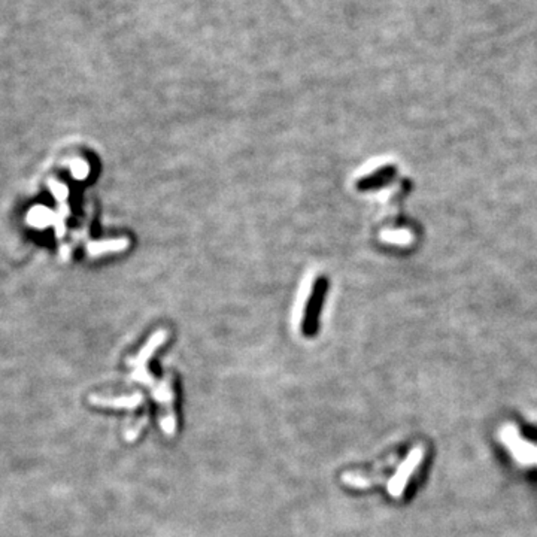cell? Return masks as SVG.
Returning a JSON list of instances; mask_svg holds the SVG:
<instances>
[{"label":"cell","mask_w":537,"mask_h":537,"mask_svg":"<svg viewBox=\"0 0 537 537\" xmlns=\"http://www.w3.org/2000/svg\"><path fill=\"white\" fill-rule=\"evenodd\" d=\"M388 172H389V171L378 173V175L373 176L372 179H367V181L363 182L360 187H361V188H366V187H375V185H378V184H384V179H385V176H387Z\"/></svg>","instance_id":"4"},{"label":"cell","mask_w":537,"mask_h":537,"mask_svg":"<svg viewBox=\"0 0 537 537\" xmlns=\"http://www.w3.org/2000/svg\"><path fill=\"white\" fill-rule=\"evenodd\" d=\"M324 290H325V282H320L317 288L313 291V296L311 299V304L308 308L306 313V320H304V332L308 334L313 333L315 325H317V317H318V309L321 306L322 296H324Z\"/></svg>","instance_id":"3"},{"label":"cell","mask_w":537,"mask_h":537,"mask_svg":"<svg viewBox=\"0 0 537 537\" xmlns=\"http://www.w3.org/2000/svg\"><path fill=\"white\" fill-rule=\"evenodd\" d=\"M90 402L99 407H112V409H127V410H136L139 405L143 402V397L141 393H136L132 396H120V397H100V396H91Z\"/></svg>","instance_id":"2"},{"label":"cell","mask_w":537,"mask_h":537,"mask_svg":"<svg viewBox=\"0 0 537 537\" xmlns=\"http://www.w3.org/2000/svg\"><path fill=\"white\" fill-rule=\"evenodd\" d=\"M164 339H166L164 332L155 333L150 339V342L146 343V346H143V350L139 352V355L130 358L129 366L134 367V372L130 375V379L141 382L145 387H148L153 400L160 405L159 423L163 433L166 436H173L176 431V412H175V391L172 388V382L167 378L162 379V381H155V379L150 375L148 368H146L150 357L164 342Z\"/></svg>","instance_id":"1"}]
</instances>
